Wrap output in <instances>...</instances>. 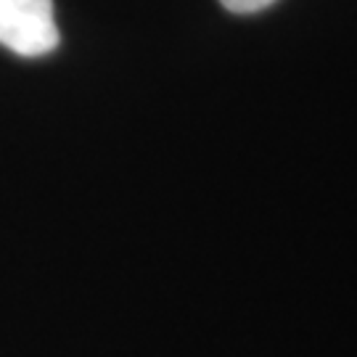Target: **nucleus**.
<instances>
[{"label": "nucleus", "instance_id": "2", "mask_svg": "<svg viewBox=\"0 0 357 357\" xmlns=\"http://www.w3.org/2000/svg\"><path fill=\"white\" fill-rule=\"evenodd\" d=\"M220 3L233 13H257L262 11V8H268V6H273L275 0H220Z\"/></svg>", "mask_w": 357, "mask_h": 357}, {"label": "nucleus", "instance_id": "1", "mask_svg": "<svg viewBox=\"0 0 357 357\" xmlns=\"http://www.w3.org/2000/svg\"><path fill=\"white\" fill-rule=\"evenodd\" d=\"M53 0H0V45L38 59L59 45Z\"/></svg>", "mask_w": 357, "mask_h": 357}]
</instances>
